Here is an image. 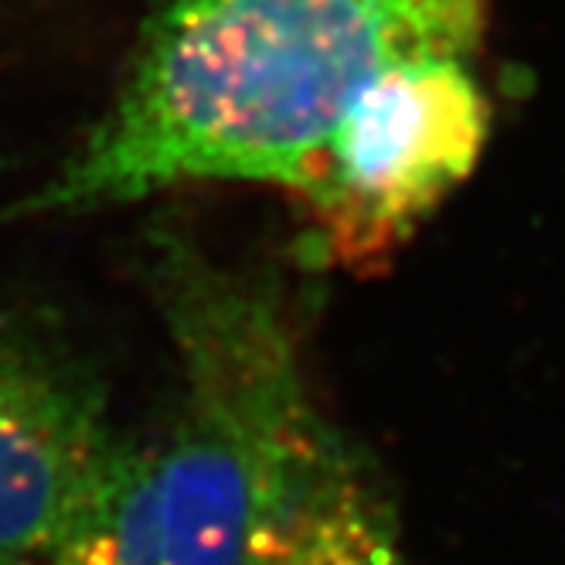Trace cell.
I'll use <instances>...</instances> for the list:
<instances>
[{
  "label": "cell",
  "mask_w": 565,
  "mask_h": 565,
  "mask_svg": "<svg viewBox=\"0 0 565 565\" xmlns=\"http://www.w3.org/2000/svg\"><path fill=\"white\" fill-rule=\"evenodd\" d=\"M483 24L488 0H164L106 113L18 215H83L191 181L303 198L382 72L473 58Z\"/></svg>",
  "instance_id": "1"
},
{
  "label": "cell",
  "mask_w": 565,
  "mask_h": 565,
  "mask_svg": "<svg viewBox=\"0 0 565 565\" xmlns=\"http://www.w3.org/2000/svg\"><path fill=\"white\" fill-rule=\"evenodd\" d=\"M463 55H423L382 72L334 130L303 194L324 253L369 273L473 171L491 103Z\"/></svg>",
  "instance_id": "2"
},
{
  "label": "cell",
  "mask_w": 565,
  "mask_h": 565,
  "mask_svg": "<svg viewBox=\"0 0 565 565\" xmlns=\"http://www.w3.org/2000/svg\"><path fill=\"white\" fill-rule=\"evenodd\" d=\"M106 402L72 351L0 313V558L62 548L124 457Z\"/></svg>",
  "instance_id": "3"
},
{
  "label": "cell",
  "mask_w": 565,
  "mask_h": 565,
  "mask_svg": "<svg viewBox=\"0 0 565 565\" xmlns=\"http://www.w3.org/2000/svg\"><path fill=\"white\" fill-rule=\"evenodd\" d=\"M256 470L246 439L209 402L188 395L184 419L124 450L93 514L58 565H249Z\"/></svg>",
  "instance_id": "4"
},
{
  "label": "cell",
  "mask_w": 565,
  "mask_h": 565,
  "mask_svg": "<svg viewBox=\"0 0 565 565\" xmlns=\"http://www.w3.org/2000/svg\"><path fill=\"white\" fill-rule=\"evenodd\" d=\"M218 409L256 470L249 565H402L392 508L317 413L300 372L256 382Z\"/></svg>",
  "instance_id": "5"
},
{
  "label": "cell",
  "mask_w": 565,
  "mask_h": 565,
  "mask_svg": "<svg viewBox=\"0 0 565 565\" xmlns=\"http://www.w3.org/2000/svg\"><path fill=\"white\" fill-rule=\"evenodd\" d=\"M0 565H58L55 555H11V558H0Z\"/></svg>",
  "instance_id": "6"
}]
</instances>
